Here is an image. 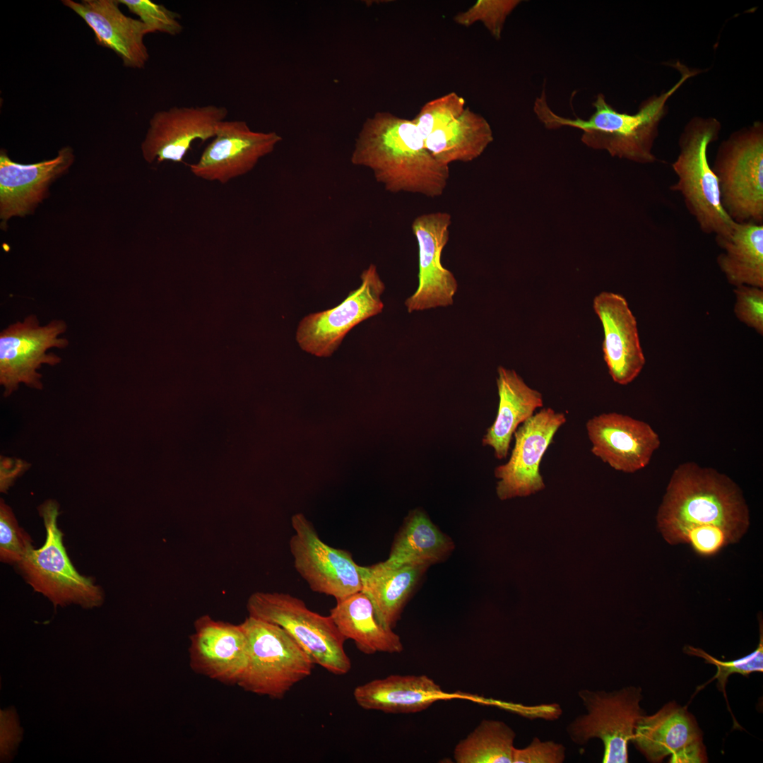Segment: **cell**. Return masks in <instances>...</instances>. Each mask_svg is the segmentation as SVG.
<instances>
[{
	"label": "cell",
	"instance_id": "cell-1",
	"mask_svg": "<svg viewBox=\"0 0 763 763\" xmlns=\"http://www.w3.org/2000/svg\"><path fill=\"white\" fill-rule=\"evenodd\" d=\"M350 161L370 169L376 180L392 193L440 196L449 178V166L431 155L412 120L388 112L367 119Z\"/></svg>",
	"mask_w": 763,
	"mask_h": 763
},
{
	"label": "cell",
	"instance_id": "cell-2",
	"mask_svg": "<svg viewBox=\"0 0 763 763\" xmlns=\"http://www.w3.org/2000/svg\"><path fill=\"white\" fill-rule=\"evenodd\" d=\"M674 67L680 73L679 80L667 90L643 100L634 114L618 112L599 93L591 104L594 111L588 119L576 115L574 119L564 117L549 106L545 86L534 101L533 112L546 129L569 126L581 130V140L588 147L638 164H653L658 158L653 149L660 124L668 112V100L685 81L701 72L680 61Z\"/></svg>",
	"mask_w": 763,
	"mask_h": 763
},
{
	"label": "cell",
	"instance_id": "cell-3",
	"mask_svg": "<svg viewBox=\"0 0 763 763\" xmlns=\"http://www.w3.org/2000/svg\"><path fill=\"white\" fill-rule=\"evenodd\" d=\"M657 524L670 545L684 543L689 531L702 527L719 528L736 543L747 531L750 516L741 490L729 477L686 462L670 478Z\"/></svg>",
	"mask_w": 763,
	"mask_h": 763
},
{
	"label": "cell",
	"instance_id": "cell-4",
	"mask_svg": "<svg viewBox=\"0 0 763 763\" xmlns=\"http://www.w3.org/2000/svg\"><path fill=\"white\" fill-rule=\"evenodd\" d=\"M721 123L713 117L695 116L678 138L679 152L671 165L677 181L670 187L683 199L686 209L699 230L716 238L728 237L733 221L724 211L718 180L707 158L710 144L719 138Z\"/></svg>",
	"mask_w": 763,
	"mask_h": 763
},
{
	"label": "cell",
	"instance_id": "cell-5",
	"mask_svg": "<svg viewBox=\"0 0 763 763\" xmlns=\"http://www.w3.org/2000/svg\"><path fill=\"white\" fill-rule=\"evenodd\" d=\"M240 624L249 651L237 684L244 691L280 699L312 674L313 660L281 627L249 615Z\"/></svg>",
	"mask_w": 763,
	"mask_h": 763
},
{
	"label": "cell",
	"instance_id": "cell-6",
	"mask_svg": "<svg viewBox=\"0 0 763 763\" xmlns=\"http://www.w3.org/2000/svg\"><path fill=\"white\" fill-rule=\"evenodd\" d=\"M711 168L728 216L763 224V123L754 122L722 141Z\"/></svg>",
	"mask_w": 763,
	"mask_h": 763
},
{
	"label": "cell",
	"instance_id": "cell-7",
	"mask_svg": "<svg viewBox=\"0 0 763 763\" xmlns=\"http://www.w3.org/2000/svg\"><path fill=\"white\" fill-rule=\"evenodd\" d=\"M249 616L284 629L309 655L314 663L336 675L352 668L344 644L346 639L329 615L309 609L301 599L289 593L255 592L248 598Z\"/></svg>",
	"mask_w": 763,
	"mask_h": 763
},
{
	"label": "cell",
	"instance_id": "cell-8",
	"mask_svg": "<svg viewBox=\"0 0 763 763\" xmlns=\"http://www.w3.org/2000/svg\"><path fill=\"white\" fill-rule=\"evenodd\" d=\"M38 510L46 538L41 548L34 549L31 546L17 564L23 578L35 591L47 596L55 605H100L103 600L102 589L91 579L81 575L66 554L63 534L57 525L58 504L49 499Z\"/></svg>",
	"mask_w": 763,
	"mask_h": 763
},
{
	"label": "cell",
	"instance_id": "cell-9",
	"mask_svg": "<svg viewBox=\"0 0 763 763\" xmlns=\"http://www.w3.org/2000/svg\"><path fill=\"white\" fill-rule=\"evenodd\" d=\"M578 695L586 713L567 726L570 740L584 745L598 738L603 744V763L628 762V744L638 721L645 715L640 706L641 688L627 686L611 692L585 689Z\"/></svg>",
	"mask_w": 763,
	"mask_h": 763
},
{
	"label": "cell",
	"instance_id": "cell-10",
	"mask_svg": "<svg viewBox=\"0 0 763 763\" xmlns=\"http://www.w3.org/2000/svg\"><path fill=\"white\" fill-rule=\"evenodd\" d=\"M67 329L63 320H52L40 326L35 315L9 325L0 333V384L4 396H8L21 384L42 389V365L54 366L61 357L47 351L52 348H64L69 341L60 336Z\"/></svg>",
	"mask_w": 763,
	"mask_h": 763
},
{
	"label": "cell",
	"instance_id": "cell-11",
	"mask_svg": "<svg viewBox=\"0 0 763 763\" xmlns=\"http://www.w3.org/2000/svg\"><path fill=\"white\" fill-rule=\"evenodd\" d=\"M361 284L338 306L310 314L299 323L296 341L300 347L317 357H329L356 325L381 313L385 285L374 264L364 270Z\"/></svg>",
	"mask_w": 763,
	"mask_h": 763
},
{
	"label": "cell",
	"instance_id": "cell-12",
	"mask_svg": "<svg viewBox=\"0 0 763 763\" xmlns=\"http://www.w3.org/2000/svg\"><path fill=\"white\" fill-rule=\"evenodd\" d=\"M292 526L295 533L290 550L294 566L313 591L339 601L362 591L360 566L348 552L324 543L302 514L292 517Z\"/></svg>",
	"mask_w": 763,
	"mask_h": 763
},
{
	"label": "cell",
	"instance_id": "cell-13",
	"mask_svg": "<svg viewBox=\"0 0 763 763\" xmlns=\"http://www.w3.org/2000/svg\"><path fill=\"white\" fill-rule=\"evenodd\" d=\"M562 412L543 408L514 433V445L508 461L495 469L496 492L501 500L527 497L545 487L540 472L541 460L558 430L566 422Z\"/></svg>",
	"mask_w": 763,
	"mask_h": 763
},
{
	"label": "cell",
	"instance_id": "cell-14",
	"mask_svg": "<svg viewBox=\"0 0 763 763\" xmlns=\"http://www.w3.org/2000/svg\"><path fill=\"white\" fill-rule=\"evenodd\" d=\"M282 139L275 131H254L244 121L225 119L189 169L199 178L225 184L252 170Z\"/></svg>",
	"mask_w": 763,
	"mask_h": 763
},
{
	"label": "cell",
	"instance_id": "cell-15",
	"mask_svg": "<svg viewBox=\"0 0 763 763\" xmlns=\"http://www.w3.org/2000/svg\"><path fill=\"white\" fill-rule=\"evenodd\" d=\"M228 110L223 106L172 107L155 112L148 122L141 150L150 164L181 162L196 140L213 138Z\"/></svg>",
	"mask_w": 763,
	"mask_h": 763
},
{
	"label": "cell",
	"instance_id": "cell-16",
	"mask_svg": "<svg viewBox=\"0 0 763 763\" xmlns=\"http://www.w3.org/2000/svg\"><path fill=\"white\" fill-rule=\"evenodd\" d=\"M631 742L650 762L670 755L671 763L708 762L703 733L695 717L675 701L637 722Z\"/></svg>",
	"mask_w": 763,
	"mask_h": 763
},
{
	"label": "cell",
	"instance_id": "cell-17",
	"mask_svg": "<svg viewBox=\"0 0 763 763\" xmlns=\"http://www.w3.org/2000/svg\"><path fill=\"white\" fill-rule=\"evenodd\" d=\"M451 215L433 212L416 217L412 230L419 249L418 286L405 301L409 313L453 304L458 282L442 264V251L448 242Z\"/></svg>",
	"mask_w": 763,
	"mask_h": 763
},
{
	"label": "cell",
	"instance_id": "cell-18",
	"mask_svg": "<svg viewBox=\"0 0 763 763\" xmlns=\"http://www.w3.org/2000/svg\"><path fill=\"white\" fill-rule=\"evenodd\" d=\"M586 429L591 453L624 473L645 468L661 444L658 434L647 422L617 413L592 417Z\"/></svg>",
	"mask_w": 763,
	"mask_h": 763
},
{
	"label": "cell",
	"instance_id": "cell-19",
	"mask_svg": "<svg viewBox=\"0 0 763 763\" xmlns=\"http://www.w3.org/2000/svg\"><path fill=\"white\" fill-rule=\"evenodd\" d=\"M189 646V666L197 674L225 685H237L248 661V641L241 625L208 615L194 624Z\"/></svg>",
	"mask_w": 763,
	"mask_h": 763
},
{
	"label": "cell",
	"instance_id": "cell-20",
	"mask_svg": "<svg viewBox=\"0 0 763 763\" xmlns=\"http://www.w3.org/2000/svg\"><path fill=\"white\" fill-rule=\"evenodd\" d=\"M71 146L58 150L54 158L33 164L13 161L0 153V218L5 225L12 217L31 214L48 196L49 186L66 173L74 162Z\"/></svg>",
	"mask_w": 763,
	"mask_h": 763
},
{
	"label": "cell",
	"instance_id": "cell-21",
	"mask_svg": "<svg viewBox=\"0 0 763 763\" xmlns=\"http://www.w3.org/2000/svg\"><path fill=\"white\" fill-rule=\"evenodd\" d=\"M593 307L603 329V352L609 374L615 383L627 385L637 377L646 362L636 319L626 299L617 293L600 292Z\"/></svg>",
	"mask_w": 763,
	"mask_h": 763
},
{
	"label": "cell",
	"instance_id": "cell-22",
	"mask_svg": "<svg viewBox=\"0 0 763 763\" xmlns=\"http://www.w3.org/2000/svg\"><path fill=\"white\" fill-rule=\"evenodd\" d=\"M91 28L97 45L112 50L127 68L144 69L149 54L144 42L151 33L138 18L126 16L118 0H62Z\"/></svg>",
	"mask_w": 763,
	"mask_h": 763
},
{
	"label": "cell",
	"instance_id": "cell-23",
	"mask_svg": "<svg viewBox=\"0 0 763 763\" xmlns=\"http://www.w3.org/2000/svg\"><path fill=\"white\" fill-rule=\"evenodd\" d=\"M353 697L365 710L413 714L427 709L446 694L425 675H390L357 686Z\"/></svg>",
	"mask_w": 763,
	"mask_h": 763
},
{
	"label": "cell",
	"instance_id": "cell-24",
	"mask_svg": "<svg viewBox=\"0 0 763 763\" xmlns=\"http://www.w3.org/2000/svg\"><path fill=\"white\" fill-rule=\"evenodd\" d=\"M497 386L499 406L494 422L487 430L482 442L493 449L495 457L505 459L516 429L543 407L542 394L530 387L514 369L497 368Z\"/></svg>",
	"mask_w": 763,
	"mask_h": 763
},
{
	"label": "cell",
	"instance_id": "cell-25",
	"mask_svg": "<svg viewBox=\"0 0 763 763\" xmlns=\"http://www.w3.org/2000/svg\"><path fill=\"white\" fill-rule=\"evenodd\" d=\"M429 567L390 566L384 562L360 567L362 591L371 601L384 627L392 629L396 627L408 598Z\"/></svg>",
	"mask_w": 763,
	"mask_h": 763
},
{
	"label": "cell",
	"instance_id": "cell-26",
	"mask_svg": "<svg viewBox=\"0 0 763 763\" xmlns=\"http://www.w3.org/2000/svg\"><path fill=\"white\" fill-rule=\"evenodd\" d=\"M330 616L346 640H353L365 654L398 653L403 650L399 635L379 622L371 601L362 591L336 601Z\"/></svg>",
	"mask_w": 763,
	"mask_h": 763
},
{
	"label": "cell",
	"instance_id": "cell-27",
	"mask_svg": "<svg viewBox=\"0 0 763 763\" xmlns=\"http://www.w3.org/2000/svg\"><path fill=\"white\" fill-rule=\"evenodd\" d=\"M452 539L431 521L424 510H411L395 536L389 557L390 566L427 565L445 560L454 549Z\"/></svg>",
	"mask_w": 763,
	"mask_h": 763
},
{
	"label": "cell",
	"instance_id": "cell-28",
	"mask_svg": "<svg viewBox=\"0 0 763 763\" xmlns=\"http://www.w3.org/2000/svg\"><path fill=\"white\" fill-rule=\"evenodd\" d=\"M493 140V132L486 119L466 107L451 122L430 134L425 143L438 162L449 166L456 161L474 160Z\"/></svg>",
	"mask_w": 763,
	"mask_h": 763
},
{
	"label": "cell",
	"instance_id": "cell-29",
	"mask_svg": "<svg viewBox=\"0 0 763 763\" xmlns=\"http://www.w3.org/2000/svg\"><path fill=\"white\" fill-rule=\"evenodd\" d=\"M716 242L723 250L717 264L730 284L763 288V224L735 222L731 233Z\"/></svg>",
	"mask_w": 763,
	"mask_h": 763
},
{
	"label": "cell",
	"instance_id": "cell-30",
	"mask_svg": "<svg viewBox=\"0 0 763 763\" xmlns=\"http://www.w3.org/2000/svg\"><path fill=\"white\" fill-rule=\"evenodd\" d=\"M516 733L506 723L484 719L454 750L457 763H512Z\"/></svg>",
	"mask_w": 763,
	"mask_h": 763
},
{
	"label": "cell",
	"instance_id": "cell-31",
	"mask_svg": "<svg viewBox=\"0 0 763 763\" xmlns=\"http://www.w3.org/2000/svg\"><path fill=\"white\" fill-rule=\"evenodd\" d=\"M521 2L520 0H478L467 10L457 13L454 20L464 27L481 22L498 40L507 17Z\"/></svg>",
	"mask_w": 763,
	"mask_h": 763
},
{
	"label": "cell",
	"instance_id": "cell-32",
	"mask_svg": "<svg viewBox=\"0 0 763 763\" xmlns=\"http://www.w3.org/2000/svg\"><path fill=\"white\" fill-rule=\"evenodd\" d=\"M684 651L687 654L696 656L704 659L705 663L716 667L717 671L711 680H718V687L726 697V685L728 677L733 673L748 676L754 672L763 671V629L762 621L759 622V641L755 650L750 654L736 660L723 661L709 655L703 649L691 646H686Z\"/></svg>",
	"mask_w": 763,
	"mask_h": 763
},
{
	"label": "cell",
	"instance_id": "cell-33",
	"mask_svg": "<svg viewBox=\"0 0 763 763\" xmlns=\"http://www.w3.org/2000/svg\"><path fill=\"white\" fill-rule=\"evenodd\" d=\"M465 105L463 97L451 92L426 102L412 122L425 140L434 131L457 118L465 110Z\"/></svg>",
	"mask_w": 763,
	"mask_h": 763
},
{
	"label": "cell",
	"instance_id": "cell-34",
	"mask_svg": "<svg viewBox=\"0 0 763 763\" xmlns=\"http://www.w3.org/2000/svg\"><path fill=\"white\" fill-rule=\"evenodd\" d=\"M129 11L136 15L152 32L176 36L183 30L180 15L164 5L150 0H118Z\"/></svg>",
	"mask_w": 763,
	"mask_h": 763
},
{
	"label": "cell",
	"instance_id": "cell-35",
	"mask_svg": "<svg viewBox=\"0 0 763 763\" xmlns=\"http://www.w3.org/2000/svg\"><path fill=\"white\" fill-rule=\"evenodd\" d=\"M31 546L32 545L30 537L19 526L10 507L1 499V561L17 564Z\"/></svg>",
	"mask_w": 763,
	"mask_h": 763
},
{
	"label": "cell",
	"instance_id": "cell-36",
	"mask_svg": "<svg viewBox=\"0 0 763 763\" xmlns=\"http://www.w3.org/2000/svg\"><path fill=\"white\" fill-rule=\"evenodd\" d=\"M736 317L747 326L763 334V290L761 288L742 285L734 289Z\"/></svg>",
	"mask_w": 763,
	"mask_h": 763
},
{
	"label": "cell",
	"instance_id": "cell-37",
	"mask_svg": "<svg viewBox=\"0 0 763 763\" xmlns=\"http://www.w3.org/2000/svg\"><path fill=\"white\" fill-rule=\"evenodd\" d=\"M565 757L566 748L562 743L535 737L526 747H514L512 763H562Z\"/></svg>",
	"mask_w": 763,
	"mask_h": 763
},
{
	"label": "cell",
	"instance_id": "cell-38",
	"mask_svg": "<svg viewBox=\"0 0 763 763\" xmlns=\"http://www.w3.org/2000/svg\"><path fill=\"white\" fill-rule=\"evenodd\" d=\"M25 463L21 460L1 459V491L6 492L13 480L25 468Z\"/></svg>",
	"mask_w": 763,
	"mask_h": 763
}]
</instances>
